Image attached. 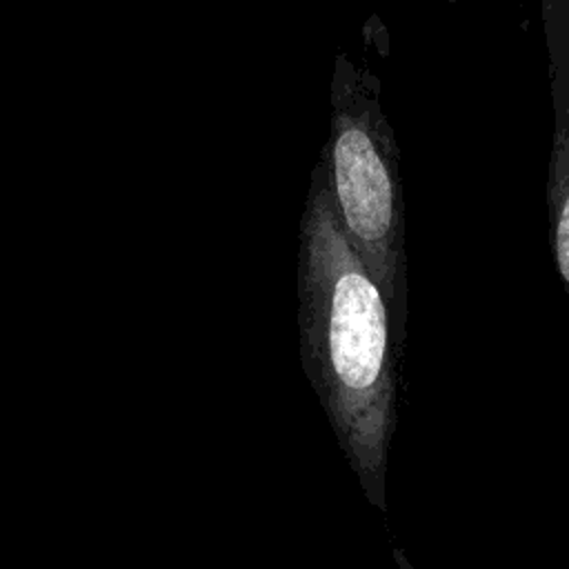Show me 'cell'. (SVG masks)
<instances>
[{
    "label": "cell",
    "instance_id": "obj_2",
    "mask_svg": "<svg viewBox=\"0 0 569 569\" xmlns=\"http://www.w3.org/2000/svg\"><path fill=\"white\" fill-rule=\"evenodd\" d=\"M380 96L378 76L338 51L329 80V138L320 162L338 220L405 338L409 282L400 147Z\"/></svg>",
    "mask_w": 569,
    "mask_h": 569
},
{
    "label": "cell",
    "instance_id": "obj_3",
    "mask_svg": "<svg viewBox=\"0 0 569 569\" xmlns=\"http://www.w3.org/2000/svg\"><path fill=\"white\" fill-rule=\"evenodd\" d=\"M540 2L551 96V151L545 187L549 249L569 302V0Z\"/></svg>",
    "mask_w": 569,
    "mask_h": 569
},
{
    "label": "cell",
    "instance_id": "obj_1",
    "mask_svg": "<svg viewBox=\"0 0 569 569\" xmlns=\"http://www.w3.org/2000/svg\"><path fill=\"white\" fill-rule=\"evenodd\" d=\"M296 291L305 376L365 498L387 513L405 338L338 220L320 160L300 216Z\"/></svg>",
    "mask_w": 569,
    "mask_h": 569
}]
</instances>
